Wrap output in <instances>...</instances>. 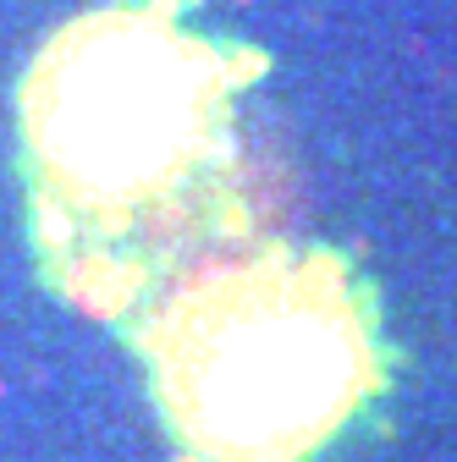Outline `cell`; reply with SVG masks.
I'll use <instances>...</instances> for the list:
<instances>
[{
	"instance_id": "cell-1",
	"label": "cell",
	"mask_w": 457,
	"mask_h": 462,
	"mask_svg": "<svg viewBox=\"0 0 457 462\" xmlns=\"http://www.w3.org/2000/svg\"><path fill=\"white\" fill-rule=\"evenodd\" d=\"M259 55L165 0L55 28L23 72L17 138L44 281L133 319L160 286L243 237L238 94Z\"/></svg>"
},
{
	"instance_id": "cell-2",
	"label": "cell",
	"mask_w": 457,
	"mask_h": 462,
	"mask_svg": "<svg viewBox=\"0 0 457 462\" xmlns=\"http://www.w3.org/2000/svg\"><path fill=\"white\" fill-rule=\"evenodd\" d=\"M188 462H320L386 391L375 292L331 248L215 254L127 319Z\"/></svg>"
}]
</instances>
